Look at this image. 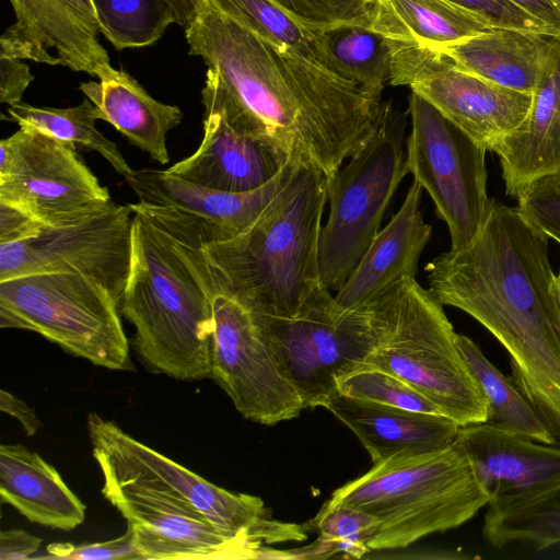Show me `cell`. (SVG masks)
Here are the masks:
<instances>
[{"label":"cell","mask_w":560,"mask_h":560,"mask_svg":"<svg viewBox=\"0 0 560 560\" xmlns=\"http://www.w3.org/2000/svg\"><path fill=\"white\" fill-rule=\"evenodd\" d=\"M78 148L31 126L0 141V202L48 226L74 223L110 203Z\"/></svg>","instance_id":"cell-12"},{"label":"cell","mask_w":560,"mask_h":560,"mask_svg":"<svg viewBox=\"0 0 560 560\" xmlns=\"http://www.w3.org/2000/svg\"><path fill=\"white\" fill-rule=\"evenodd\" d=\"M338 389L358 399L443 416L433 404L407 383L375 368H364L345 376L339 381Z\"/></svg>","instance_id":"cell-34"},{"label":"cell","mask_w":560,"mask_h":560,"mask_svg":"<svg viewBox=\"0 0 560 560\" xmlns=\"http://www.w3.org/2000/svg\"><path fill=\"white\" fill-rule=\"evenodd\" d=\"M370 28L401 43L435 46L491 26L478 14L447 0H375Z\"/></svg>","instance_id":"cell-27"},{"label":"cell","mask_w":560,"mask_h":560,"mask_svg":"<svg viewBox=\"0 0 560 560\" xmlns=\"http://www.w3.org/2000/svg\"><path fill=\"white\" fill-rule=\"evenodd\" d=\"M207 1L262 39L292 50L323 67L322 51L314 31L295 21L273 0Z\"/></svg>","instance_id":"cell-31"},{"label":"cell","mask_w":560,"mask_h":560,"mask_svg":"<svg viewBox=\"0 0 560 560\" xmlns=\"http://www.w3.org/2000/svg\"><path fill=\"white\" fill-rule=\"evenodd\" d=\"M552 291L560 312V270L557 275L553 276Z\"/></svg>","instance_id":"cell-45"},{"label":"cell","mask_w":560,"mask_h":560,"mask_svg":"<svg viewBox=\"0 0 560 560\" xmlns=\"http://www.w3.org/2000/svg\"><path fill=\"white\" fill-rule=\"evenodd\" d=\"M411 132L406 167L434 202L450 232L451 249L477 234L489 208L485 147L415 92L409 95Z\"/></svg>","instance_id":"cell-11"},{"label":"cell","mask_w":560,"mask_h":560,"mask_svg":"<svg viewBox=\"0 0 560 560\" xmlns=\"http://www.w3.org/2000/svg\"><path fill=\"white\" fill-rule=\"evenodd\" d=\"M175 15L176 24L186 28L194 20L200 0H166Z\"/></svg>","instance_id":"cell-44"},{"label":"cell","mask_w":560,"mask_h":560,"mask_svg":"<svg viewBox=\"0 0 560 560\" xmlns=\"http://www.w3.org/2000/svg\"><path fill=\"white\" fill-rule=\"evenodd\" d=\"M327 185L316 163L293 159L283 187L246 230L202 243L214 285L256 314L295 316L324 287L318 243Z\"/></svg>","instance_id":"cell-5"},{"label":"cell","mask_w":560,"mask_h":560,"mask_svg":"<svg viewBox=\"0 0 560 560\" xmlns=\"http://www.w3.org/2000/svg\"><path fill=\"white\" fill-rule=\"evenodd\" d=\"M454 443L490 499L560 480V445L536 442L486 422L460 427Z\"/></svg>","instance_id":"cell-20"},{"label":"cell","mask_w":560,"mask_h":560,"mask_svg":"<svg viewBox=\"0 0 560 560\" xmlns=\"http://www.w3.org/2000/svg\"><path fill=\"white\" fill-rule=\"evenodd\" d=\"M325 408L355 434L373 464L450 446L460 428L441 415L385 406L340 392Z\"/></svg>","instance_id":"cell-22"},{"label":"cell","mask_w":560,"mask_h":560,"mask_svg":"<svg viewBox=\"0 0 560 560\" xmlns=\"http://www.w3.org/2000/svg\"><path fill=\"white\" fill-rule=\"evenodd\" d=\"M303 526L307 532H317L319 540L332 545L335 553L361 558L371 551L368 544L376 529V522L355 508L323 504L315 517Z\"/></svg>","instance_id":"cell-33"},{"label":"cell","mask_w":560,"mask_h":560,"mask_svg":"<svg viewBox=\"0 0 560 560\" xmlns=\"http://www.w3.org/2000/svg\"><path fill=\"white\" fill-rule=\"evenodd\" d=\"M492 152L512 198L536 178L560 171V39H551L527 116Z\"/></svg>","instance_id":"cell-19"},{"label":"cell","mask_w":560,"mask_h":560,"mask_svg":"<svg viewBox=\"0 0 560 560\" xmlns=\"http://www.w3.org/2000/svg\"><path fill=\"white\" fill-rule=\"evenodd\" d=\"M490 501L455 444L392 458L336 489L326 506H350L371 515L370 550L406 548L471 520Z\"/></svg>","instance_id":"cell-6"},{"label":"cell","mask_w":560,"mask_h":560,"mask_svg":"<svg viewBox=\"0 0 560 560\" xmlns=\"http://www.w3.org/2000/svg\"><path fill=\"white\" fill-rule=\"evenodd\" d=\"M482 534L492 547L541 551L560 546V480L490 499Z\"/></svg>","instance_id":"cell-26"},{"label":"cell","mask_w":560,"mask_h":560,"mask_svg":"<svg viewBox=\"0 0 560 560\" xmlns=\"http://www.w3.org/2000/svg\"><path fill=\"white\" fill-rule=\"evenodd\" d=\"M202 240L154 207L133 210L130 272L119 303L133 348L153 373L211 378L213 284Z\"/></svg>","instance_id":"cell-4"},{"label":"cell","mask_w":560,"mask_h":560,"mask_svg":"<svg viewBox=\"0 0 560 560\" xmlns=\"http://www.w3.org/2000/svg\"><path fill=\"white\" fill-rule=\"evenodd\" d=\"M0 409L20 421L25 433L30 436L43 427L33 408L4 389L0 392Z\"/></svg>","instance_id":"cell-43"},{"label":"cell","mask_w":560,"mask_h":560,"mask_svg":"<svg viewBox=\"0 0 560 560\" xmlns=\"http://www.w3.org/2000/svg\"><path fill=\"white\" fill-rule=\"evenodd\" d=\"M45 225L23 210L0 202V244L34 237Z\"/></svg>","instance_id":"cell-40"},{"label":"cell","mask_w":560,"mask_h":560,"mask_svg":"<svg viewBox=\"0 0 560 560\" xmlns=\"http://www.w3.org/2000/svg\"><path fill=\"white\" fill-rule=\"evenodd\" d=\"M312 30L322 51L323 67L381 98L384 85L390 80L394 56L406 43L354 24Z\"/></svg>","instance_id":"cell-28"},{"label":"cell","mask_w":560,"mask_h":560,"mask_svg":"<svg viewBox=\"0 0 560 560\" xmlns=\"http://www.w3.org/2000/svg\"><path fill=\"white\" fill-rule=\"evenodd\" d=\"M34 75L19 58L0 57V103L9 106L22 102V96Z\"/></svg>","instance_id":"cell-39"},{"label":"cell","mask_w":560,"mask_h":560,"mask_svg":"<svg viewBox=\"0 0 560 560\" xmlns=\"http://www.w3.org/2000/svg\"><path fill=\"white\" fill-rule=\"evenodd\" d=\"M8 115L7 119L19 126H31L77 148L97 152L126 179L135 172L117 145L96 128V121L101 120L100 112L88 97L67 108L38 107L21 102L9 106Z\"/></svg>","instance_id":"cell-30"},{"label":"cell","mask_w":560,"mask_h":560,"mask_svg":"<svg viewBox=\"0 0 560 560\" xmlns=\"http://www.w3.org/2000/svg\"><path fill=\"white\" fill-rule=\"evenodd\" d=\"M392 85L409 86L476 142L492 151L527 116L532 95L457 66L427 46L406 44L394 56Z\"/></svg>","instance_id":"cell-15"},{"label":"cell","mask_w":560,"mask_h":560,"mask_svg":"<svg viewBox=\"0 0 560 560\" xmlns=\"http://www.w3.org/2000/svg\"><path fill=\"white\" fill-rule=\"evenodd\" d=\"M185 37L207 65L201 103L329 177L372 133L381 98L278 47L200 0Z\"/></svg>","instance_id":"cell-1"},{"label":"cell","mask_w":560,"mask_h":560,"mask_svg":"<svg viewBox=\"0 0 560 560\" xmlns=\"http://www.w3.org/2000/svg\"><path fill=\"white\" fill-rule=\"evenodd\" d=\"M15 22L0 38V57L67 67L92 77L110 65L98 40L92 0H9Z\"/></svg>","instance_id":"cell-16"},{"label":"cell","mask_w":560,"mask_h":560,"mask_svg":"<svg viewBox=\"0 0 560 560\" xmlns=\"http://www.w3.org/2000/svg\"><path fill=\"white\" fill-rule=\"evenodd\" d=\"M293 159L259 189L229 192L208 188L164 171L142 168L127 178L139 201L161 207L188 224L203 244L233 238L268 207L287 182Z\"/></svg>","instance_id":"cell-17"},{"label":"cell","mask_w":560,"mask_h":560,"mask_svg":"<svg viewBox=\"0 0 560 560\" xmlns=\"http://www.w3.org/2000/svg\"><path fill=\"white\" fill-rule=\"evenodd\" d=\"M133 210L110 201L62 226L45 225L21 242L0 244V281L47 272H75L108 289L120 303L130 272Z\"/></svg>","instance_id":"cell-13"},{"label":"cell","mask_w":560,"mask_h":560,"mask_svg":"<svg viewBox=\"0 0 560 560\" xmlns=\"http://www.w3.org/2000/svg\"><path fill=\"white\" fill-rule=\"evenodd\" d=\"M548 236L491 198L474 238L425 266L429 291L467 313L509 353L512 380L560 445V312Z\"/></svg>","instance_id":"cell-2"},{"label":"cell","mask_w":560,"mask_h":560,"mask_svg":"<svg viewBox=\"0 0 560 560\" xmlns=\"http://www.w3.org/2000/svg\"><path fill=\"white\" fill-rule=\"evenodd\" d=\"M422 187L413 180L389 223L376 234L357 267L337 291L341 311L366 306L404 278H416L418 262L431 236L420 211Z\"/></svg>","instance_id":"cell-21"},{"label":"cell","mask_w":560,"mask_h":560,"mask_svg":"<svg viewBox=\"0 0 560 560\" xmlns=\"http://www.w3.org/2000/svg\"><path fill=\"white\" fill-rule=\"evenodd\" d=\"M544 23L553 38L560 39V0H509Z\"/></svg>","instance_id":"cell-42"},{"label":"cell","mask_w":560,"mask_h":560,"mask_svg":"<svg viewBox=\"0 0 560 560\" xmlns=\"http://www.w3.org/2000/svg\"><path fill=\"white\" fill-rule=\"evenodd\" d=\"M212 284L211 378L248 420L273 425L299 417L302 400L276 362L255 314Z\"/></svg>","instance_id":"cell-14"},{"label":"cell","mask_w":560,"mask_h":560,"mask_svg":"<svg viewBox=\"0 0 560 560\" xmlns=\"http://www.w3.org/2000/svg\"><path fill=\"white\" fill-rule=\"evenodd\" d=\"M546 35L491 27L443 45L427 46L458 68L501 86L533 94L550 47Z\"/></svg>","instance_id":"cell-25"},{"label":"cell","mask_w":560,"mask_h":560,"mask_svg":"<svg viewBox=\"0 0 560 560\" xmlns=\"http://www.w3.org/2000/svg\"><path fill=\"white\" fill-rule=\"evenodd\" d=\"M292 159L275 142L233 126L221 110L206 105L200 145L165 172L208 188L246 192L270 183Z\"/></svg>","instance_id":"cell-18"},{"label":"cell","mask_w":560,"mask_h":560,"mask_svg":"<svg viewBox=\"0 0 560 560\" xmlns=\"http://www.w3.org/2000/svg\"><path fill=\"white\" fill-rule=\"evenodd\" d=\"M47 553L32 559L58 560H107V559H142L133 545L130 528L124 535L103 542L72 545L55 542L46 548Z\"/></svg>","instance_id":"cell-37"},{"label":"cell","mask_w":560,"mask_h":560,"mask_svg":"<svg viewBox=\"0 0 560 560\" xmlns=\"http://www.w3.org/2000/svg\"><path fill=\"white\" fill-rule=\"evenodd\" d=\"M404 117L382 103L375 127L350 161L328 177L329 214L318 243L320 281L337 292L380 232L385 211L408 173Z\"/></svg>","instance_id":"cell-9"},{"label":"cell","mask_w":560,"mask_h":560,"mask_svg":"<svg viewBox=\"0 0 560 560\" xmlns=\"http://www.w3.org/2000/svg\"><path fill=\"white\" fill-rule=\"evenodd\" d=\"M0 499L49 528L71 530L85 518V504L56 468L22 444L0 445Z\"/></svg>","instance_id":"cell-24"},{"label":"cell","mask_w":560,"mask_h":560,"mask_svg":"<svg viewBox=\"0 0 560 560\" xmlns=\"http://www.w3.org/2000/svg\"><path fill=\"white\" fill-rule=\"evenodd\" d=\"M456 343L487 398L489 415L486 423L536 442L556 444L545 421L512 377L504 375L469 337L457 334Z\"/></svg>","instance_id":"cell-29"},{"label":"cell","mask_w":560,"mask_h":560,"mask_svg":"<svg viewBox=\"0 0 560 560\" xmlns=\"http://www.w3.org/2000/svg\"><path fill=\"white\" fill-rule=\"evenodd\" d=\"M254 314L304 409L325 407L339 393V381L364 368L386 325L380 298L366 306L341 311L325 287L293 317Z\"/></svg>","instance_id":"cell-8"},{"label":"cell","mask_w":560,"mask_h":560,"mask_svg":"<svg viewBox=\"0 0 560 560\" xmlns=\"http://www.w3.org/2000/svg\"><path fill=\"white\" fill-rule=\"evenodd\" d=\"M43 540L23 529H7L0 533V560L32 559Z\"/></svg>","instance_id":"cell-41"},{"label":"cell","mask_w":560,"mask_h":560,"mask_svg":"<svg viewBox=\"0 0 560 560\" xmlns=\"http://www.w3.org/2000/svg\"><path fill=\"white\" fill-rule=\"evenodd\" d=\"M378 296L385 331L364 368L404 381L459 427L487 422V398L457 347L443 305L416 278H404Z\"/></svg>","instance_id":"cell-7"},{"label":"cell","mask_w":560,"mask_h":560,"mask_svg":"<svg viewBox=\"0 0 560 560\" xmlns=\"http://www.w3.org/2000/svg\"><path fill=\"white\" fill-rule=\"evenodd\" d=\"M119 302L100 282L75 272L0 281V327L31 330L62 350L108 370L127 371Z\"/></svg>","instance_id":"cell-10"},{"label":"cell","mask_w":560,"mask_h":560,"mask_svg":"<svg viewBox=\"0 0 560 560\" xmlns=\"http://www.w3.org/2000/svg\"><path fill=\"white\" fill-rule=\"evenodd\" d=\"M516 199L523 218L560 244V171L536 178Z\"/></svg>","instance_id":"cell-36"},{"label":"cell","mask_w":560,"mask_h":560,"mask_svg":"<svg viewBox=\"0 0 560 560\" xmlns=\"http://www.w3.org/2000/svg\"><path fill=\"white\" fill-rule=\"evenodd\" d=\"M100 32L117 50L150 46L176 23L166 0H92Z\"/></svg>","instance_id":"cell-32"},{"label":"cell","mask_w":560,"mask_h":560,"mask_svg":"<svg viewBox=\"0 0 560 560\" xmlns=\"http://www.w3.org/2000/svg\"><path fill=\"white\" fill-rule=\"evenodd\" d=\"M471 11L491 27L512 28L552 37L549 28L509 0H447Z\"/></svg>","instance_id":"cell-38"},{"label":"cell","mask_w":560,"mask_h":560,"mask_svg":"<svg viewBox=\"0 0 560 560\" xmlns=\"http://www.w3.org/2000/svg\"><path fill=\"white\" fill-rule=\"evenodd\" d=\"M289 15L308 28L343 24L371 26L375 0H273Z\"/></svg>","instance_id":"cell-35"},{"label":"cell","mask_w":560,"mask_h":560,"mask_svg":"<svg viewBox=\"0 0 560 560\" xmlns=\"http://www.w3.org/2000/svg\"><path fill=\"white\" fill-rule=\"evenodd\" d=\"M92 453L143 560L259 559L262 546L232 539L254 523L255 495L211 483L120 428Z\"/></svg>","instance_id":"cell-3"},{"label":"cell","mask_w":560,"mask_h":560,"mask_svg":"<svg viewBox=\"0 0 560 560\" xmlns=\"http://www.w3.org/2000/svg\"><path fill=\"white\" fill-rule=\"evenodd\" d=\"M97 79L82 82L79 89L97 107L101 120L113 125L152 160L167 164L166 139L183 119L180 108L156 101L133 77L110 65Z\"/></svg>","instance_id":"cell-23"}]
</instances>
